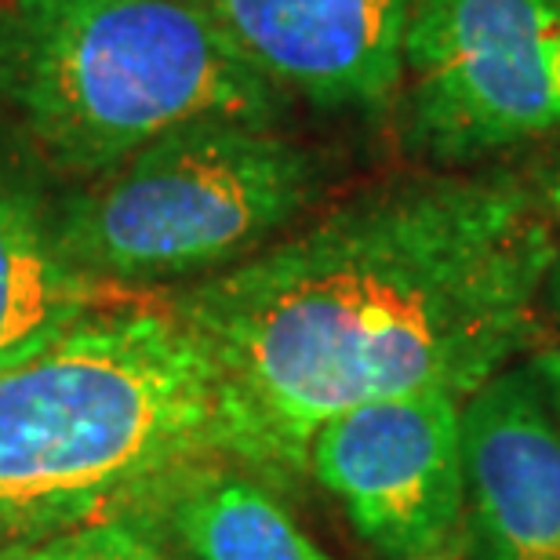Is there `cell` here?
Instances as JSON below:
<instances>
[{"mask_svg": "<svg viewBox=\"0 0 560 560\" xmlns=\"http://www.w3.org/2000/svg\"><path fill=\"white\" fill-rule=\"evenodd\" d=\"M557 255L532 178L422 172L161 302L215 361L255 474L291 491L320 422L425 389L466 400L535 350Z\"/></svg>", "mask_w": 560, "mask_h": 560, "instance_id": "obj_1", "label": "cell"}, {"mask_svg": "<svg viewBox=\"0 0 560 560\" xmlns=\"http://www.w3.org/2000/svg\"><path fill=\"white\" fill-rule=\"evenodd\" d=\"M219 463L255 474L215 361L161 299L103 302L0 372V550L125 521Z\"/></svg>", "mask_w": 560, "mask_h": 560, "instance_id": "obj_2", "label": "cell"}, {"mask_svg": "<svg viewBox=\"0 0 560 560\" xmlns=\"http://www.w3.org/2000/svg\"><path fill=\"white\" fill-rule=\"evenodd\" d=\"M288 103L197 0H0V117L70 183L189 120L277 125Z\"/></svg>", "mask_w": 560, "mask_h": 560, "instance_id": "obj_3", "label": "cell"}, {"mask_svg": "<svg viewBox=\"0 0 560 560\" xmlns=\"http://www.w3.org/2000/svg\"><path fill=\"white\" fill-rule=\"evenodd\" d=\"M324 189V161L266 120L208 117L51 197L55 233L103 288L222 273L284 237Z\"/></svg>", "mask_w": 560, "mask_h": 560, "instance_id": "obj_4", "label": "cell"}, {"mask_svg": "<svg viewBox=\"0 0 560 560\" xmlns=\"http://www.w3.org/2000/svg\"><path fill=\"white\" fill-rule=\"evenodd\" d=\"M408 150L469 164L560 131L557 0H419L405 40Z\"/></svg>", "mask_w": 560, "mask_h": 560, "instance_id": "obj_5", "label": "cell"}, {"mask_svg": "<svg viewBox=\"0 0 560 560\" xmlns=\"http://www.w3.org/2000/svg\"><path fill=\"white\" fill-rule=\"evenodd\" d=\"M306 477L383 560H452L466 499L463 400L425 389L342 411L313 430Z\"/></svg>", "mask_w": 560, "mask_h": 560, "instance_id": "obj_6", "label": "cell"}, {"mask_svg": "<svg viewBox=\"0 0 560 560\" xmlns=\"http://www.w3.org/2000/svg\"><path fill=\"white\" fill-rule=\"evenodd\" d=\"M277 92L378 114L400 95L419 0H197Z\"/></svg>", "mask_w": 560, "mask_h": 560, "instance_id": "obj_7", "label": "cell"}, {"mask_svg": "<svg viewBox=\"0 0 560 560\" xmlns=\"http://www.w3.org/2000/svg\"><path fill=\"white\" fill-rule=\"evenodd\" d=\"M463 560H560V419L532 361L463 400Z\"/></svg>", "mask_w": 560, "mask_h": 560, "instance_id": "obj_8", "label": "cell"}, {"mask_svg": "<svg viewBox=\"0 0 560 560\" xmlns=\"http://www.w3.org/2000/svg\"><path fill=\"white\" fill-rule=\"evenodd\" d=\"M120 524L186 560H331L299 528L273 485L233 463L172 480Z\"/></svg>", "mask_w": 560, "mask_h": 560, "instance_id": "obj_9", "label": "cell"}, {"mask_svg": "<svg viewBox=\"0 0 560 560\" xmlns=\"http://www.w3.org/2000/svg\"><path fill=\"white\" fill-rule=\"evenodd\" d=\"M103 291L66 259L40 178L0 156V372L103 306Z\"/></svg>", "mask_w": 560, "mask_h": 560, "instance_id": "obj_10", "label": "cell"}, {"mask_svg": "<svg viewBox=\"0 0 560 560\" xmlns=\"http://www.w3.org/2000/svg\"><path fill=\"white\" fill-rule=\"evenodd\" d=\"M0 560H172V553L128 524L103 521L44 542L8 546L0 550Z\"/></svg>", "mask_w": 560, "mask_h": 560, "instance_id": "obj_11", "label": "cell"}, {"mask_svg": "<svg viewBox=\"0 0 560 560\" xmlns=\"http://www.w3.org/2000/svg\"><path fill=\"white\" fill-rule=\"evenodd\" d=\"M532 186H535V197H539V205L546 211V219H550V226L560 241V156H550V161H542L539 167H532Z\"/></svg>", "mask_w": 560, "mask_h": 560, "instance_id": "obj_12", "label": "cell"}, {"mask_svg": "<svg viewBox=\"0 0 560 560\" xmlns=\"http://www.w3.org/2000/svg\"><path fill=\"white\" fill-rule=\"evenodd\" d=\"M535 372H539L546 394H550V405H553V416L560 419V346H550V350H539L532 357Z\"/></svg>", "mask_w": 560, "mask_h": 560, "instance_id": "obj_13", "label": "cell"}, {"mask_svg": "<svg viewBox=\"0 0 560 560\" xmlns=\"http://www.w3.org/2000/svg\"><path fill=\"white\" fill-rule=\"evenodd\" d=\"M542 302L550 306V313L560 320V255H557V262H553V270H550V280H546Z\"/></svg>", "mask_w": 560, "mask_h": 560, "instance_id": "obj_14", "label": "cell"}, {"mask_svg": "<svg viewBox=\"0 0 560 560\" xmlns=\"http://www.w3.org/2000/svg\"><path fill=\"white\" fill-rule=\"evenodd\" d=\"M430 560H444V557H430Z\"/></svg>", "mask_w": 560, "mask_h": 560, "instance_id": "obj_15", "label": "cell"}, {"mask_svg": "<svg viewBox=\"0 0 560 560\" xmlns=\"http://www.w3.org/2000/svg\"><path fill=\"white\" fill-rule=\"evenodd\" d=\"M557 4H560V0H557Z\"/></svg>", "mask_w": 560, "mask_h": 560, "instance_id": "obj_16", "label": "cell"}]
</instances>
